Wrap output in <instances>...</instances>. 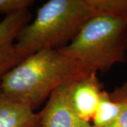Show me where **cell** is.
<instances>
[{
    "instance_id": "8992f818",
    "label": "cell",
    "mask_w": 127,
    "mask_h": 127,
    "mask_svg": "<svg viewBox=\"0 0 127 127\" xmlns=\"http://www.w3.org/2000/svg\"><path fill=\"white\" fill-rule=\"evenodd\" d=\"M31 18L28 9L5 16L0 22V77L7 71L16 39Z\"/></svg>"
},
{
    "instance_id": "30bf717a",
    "label": "cell",
    "mask_w": 127,
    "mask_h": 127,
    "mask_svg": "<svg viewBox=\"0 0 127 127\" xmlns=\"http://www.w3.org/2000/svg\"><path fill=\"white\" fill-rule=\"evenodd\" d=\"M92 127H94L92 126ZM104 127H127V108L124 110L117 120Z\"/></svg>"
},
{
    "instance_id": "7a4b0ae2",
    "label": "cell",
    "mask_w": 127,
    "mask_h": 127,
    "mask_svg": "<svg viewBox=\"0 0 127 127\" xmlns=\"http://www.w3.org/2000/svg\"><path fill=\"white\" fill-rule=\"evenodd\" d=\"M97 16L93 0H50L16 39L7 71L26 57L44 50L59 49ZM6 71V72H7Z\"/></svg>"
},
{
    "instance_id": "52a82bcc",
    "label": "cell",
    "mask_w": 127,
    "mask_h": 127,
    "mask_svg": "<svg viewBox=\"0 0 127 127\" xmlns=\"http://www.w3.org/2000/svg\"><path fill=\"white\" fill-rule=\"evenodd\" d=\"M127 108V81L112 93L102 91L98 107L92 119L94 127H104L113 123Z\"/></svg>"
},
{
    "instance_id": "8fae6325",
    "label": "cell",
    "mask_w": 127,
    "mask_h": 127,
    "mask_svg": "<svg viewBox=\"0 0 127 127\" xmlns=\"http://www.w3.org/2000/svg\"><path fill=\"white\" fill-rule=\"evenodd\" d=\"M40 127V122H39V123H38L37 124H36L35 126H34V127Z\"/></svg>"
},
{
    "instance_id": "ba28073f",
    "label": "cell",
    "mask_w": 127,
    "mask_h": 127,
    "mask_svg": "<svg viewBox=\"0 0 127 127\" xmlns=\"http://www.w3.org/2000/svg\"><path fill=\"white\" fill-rule=\"evenodd\" d=\"M39 122L40 113L0 93V127H32Z\"/></svg>"
},
{
    "instance_id": "9c48e42d",
    "label": "cell",
    "mask_w": 127,
    "mask_h": 127,
    "mask_svg": "<svg viewBox=\"0 0 127 127\" xmlns=\"http://www.w3.org/2000/svg\"><path fill=\"white\" fill-rule=\"evenodd\" d=\"M34 4L32 0H0V14L16 13L23 10H28Z\"/></svg>"
},
{
    "instance_id": "5b68a950",
    "label": "cell",
    "mask_w": 127,
    "mask_h": 127,
    "mask_svg": "<svg viewBox=\"0 0 127 127\" xmlns=\"http://www.w3.org/2000/svg\"><path fill=\"white\" fill-rule=\"evenodd\" d=\"M102 91L97 73H91L70 85L69 102L79 118L91 123L98 107Z\"/></svg>"
},
{
    "instance_id": "6da1fadb",
    "label": "cell",
    "mask_w": 127,
    "mask_h": 127,
    "mask_svg": "<svg viewBox=\"0 0 127 127\" xmlns=\"http://www.w3.org/2000/svg\"><path fill=\"white\" fill-rule=\"evenodd\" d=\"M89 73L59 48L41 50L0 77V93L34 110L59 87Z\"/></svg>"
},
{
    "instance_id": "277c9868",
    "label": "cell",
    "mask_w": 127,
    "mask_h": 127,
    "mask_svg": "<svg viewBox=\"0 0 127 127\" xmlns=\"http://www.w3.org/2000/svg\"><path fill=\"white\" fill-rule=\"evenodd\" d=\"M71 83L59 87L48 97L40 113V127H92L91 123L79 118L68 99Z\"/></svg>"
},
{
    "instance_id": "3957f363",
    "label": "cell",
    "mask_w": 127,
    "mask_h": 127,
    "mask_svg": "<svg viewBox=\"0 0 127 127\" xmlns=\"http://www.w3.org/2000/svg\"><path fill=\"white\" fill-rule=\"evenodd\" d=\"M59 50L88 73L106 72L116 64L127 60V19L93 17Z\"/></svg>"
}]
</instances>
